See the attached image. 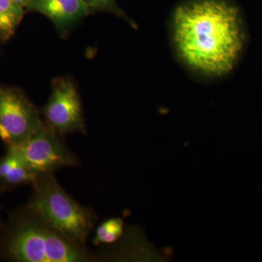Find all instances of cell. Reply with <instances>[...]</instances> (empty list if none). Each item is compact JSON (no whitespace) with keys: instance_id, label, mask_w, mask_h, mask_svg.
<instances>
[{"instance_id":"cell-7","label":"cell","mask_w":262,"mask_h":262,"mask_svg":"<svg viewBox=\"0 0 262 262\" xmlns=\"http://www.w3.org/2000/svg\"><path fill=\"white\" fill-rule=\"evenodd\" d=\"M26 10L49 19L62 38L91 13L82 0H33Z\"/></svg>"},{"instance_id":"cell-3","label":"cell","mask_w":262,"mask_h":262,"mask_svg":"<svg viewBox=\"0 0 262 262\" xmlns=\"http://www.w3.org/2000/svg\"><path fill=\"white\" fill-rule=\"evenodd\" d=\"M32 185L27 209L66 237L84 244L94 225L92 210L71 198L53 174L39 176Z\"/></svg>"},{"instance_id":"cell-4","label":"cell","mask_w":262,"mask_h":262,"mask_svg":"<svg viewBox=\"0 0 262 262\" xmlns=\"http://www.w3.org/2000/svg\"><path fill=\"white\" fill-rule=\"evenodd\" d=\"M45 125L23 90L0 84V139L6 146L28 139Z\"/></svg>"},{"instance_id":"cell-10","label":"cell","mask_w":262,"mask_h":262,"mask_svg":"<svg viewBox=\"0 0 262 262\" xmlns=\"http://www.w3.org/2000/svg\"><path fill=\"white\" fill-rule=\"evenodd\" d=\"M124 223L121 218H112L98 226L93 243L96 246L116 242L123 232Z\"/></svg>"},{"instance_id":"cell-12","label":"cell","mask_w":262,"mask_h":262,"mask_svg":"<svg viewBox=\"0 0 262 262\" xmlns=\"http://www.w3.org/2000/svg\"><path fill=\"white\" fill-rule=\"evenodd\" d=\"M17 4L21 6L24 9H27V7L31 4L33 0H13Z\"/></svg>"},{"instance_id":"cell-8","label":"cell","mask_w":262,"mask_h":262,"mask_svg":"<svg viewBox=\"0 0 262 262\" xmlns=\"http://www.w3.org/2000/svg\"><path fill=\"white\" fill-rule=\"evenodd\" d=\"M37 177L23 160L10 150L7 149L6 154L0 158V188L3 191L24 184H33Z\"/></svg>"},{"instance_id":"cell-5","label":"cell","mask_w":262,"mask_h":262,"mask_svg":"<svg viewBox=\"0 0 262 262\" xmlns=\"http://www.w3.org/2000/svg\"><path fill=\"white\" fill-rule=\"evenodd\" d=\"M61 136L46 123L28 139L7 146L18 155L36 175L53 174L64 167L75 166L79 160L62 141Z\"/></svg>"},{"instance_id":"cell-1","label":"cell","mask_w":262,"mask_h":262,"mask_svg":"<svg viewBox=\"0 0 262 262\" xmlns=\"http://www.w3.org/2000/svg\"><path fill=\"white\" fill-rule=\"evenodd\" d=\"M168 32L179 65L202 82H217L232 75L248 42L242 12L229 0L183 2L170 15Z\"/></svg>"},{"instance_id":"cell-14","label":"cell","mask_w":262,"mask_h":262,"mask_svg":"<svg viewBox=\"0 0 262 262\" xmlns=\"http://www.w3.org/2000/svg\"><path fill=\"white\" fill-rule=\"evenodd\" d=\"M3 192V189H2L1 188H0V194H1V193Z\"/></svg>"},{"instance_id":"cell-9","label":"cell","mask_w":262,"mask_h":262,"mask_svg":"<svg viewBox=\"0 0 262 262\" xmlns=\"http://www.w3.org/2000/svg\"><path fill=\"white\" fill-rule=\"evenodd\" d=\"M25 9L13 0H0V41L8 42L23 20Z\"/></svg>"},{"instance_id":"cell-6","label":"cell","mask_w":262,"mask_h":262,"mask_svg":"<svg viewBox=\"0 0 262 262\" xmlns=\"http://www.w3.org/2000/svg\"><path fill=\"white\" fill-rule=\"evenodd\" d=\"M45 123L60 136L86 134L80 95L73 81L58 77L52 82L47 104L42 110Z\"/></svg>"},{"instance_id":"cell-11","label":"cell","mask_w":262,"mask_h":262,"mask_svg":"<svg viewBox=\"0 0 262 262\" xmlns=\"http://www.w3.org/2000/svg\"><path fill=\"white\" fill-rule=\"evenodd\" d=\"M91 13L95 11H105L113 13L118 18L125 20L133 28L138 27L137 24L129 18L126 13L117 5L116 0H82Z\"/></svg>"},{"instance_id":"cell-13","label":"cell","mask_w":262,"mask_h":262,"mask_svg":"<svg viewBox=\"0 0 262 262\" xmlns=\"http://www.w3.org/2000/svg\"><path fill=\"white\" fill-rule=\"evenodd\" d=\"M5 227L0 220V243H1L2 238H3V233H4Z\"/></svg>"},{"instance_id":"cell-2","label":"cell","mask_w":262,"mask_h":262,"mask_svg":"<svg viewBox=\"0 0 262 262\" xmlns=\"http://www.w3.org/2000/svg\"><path fill=\"white\" fill-rule=\"evenodd\" d=\"M0 254L18 262H82L92 259L82 245L66 237L32 212H17L5 227Z\"/></svg>"}]
</instances>
